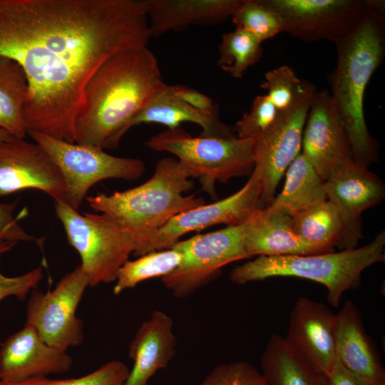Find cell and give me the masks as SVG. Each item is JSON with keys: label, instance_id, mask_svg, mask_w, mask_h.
I'll list each match as a JSON object with an SVG mask.
<instances>
[{"label": "cell", "instance_id": "cell-25", "mask_svg": "<svg viewBox=\"0 0 385 385\" xmlns=\"http://www.w3.org/2000/svg\"><path fill=\"white\" fill-rule=\"evenodd\" d=\"M285 173L284 188L268 207L290 215L327 200L324 180L302 152Z\"/></svg>", "mask_w": 385, "mask_h": 385}, {"label": "cell", "instance_id": "cell-10", "mask_svg": "<svg viewBox=\"0 0 385 385\" xmlns=\"http://www.w3.org/2000/svg\"><path fill=\"white\" fill-rule=\"evenodd\" d=\"M88 282L80 265L66 274L52 290L30 292L26 324L33 327L48 345L66 351L82 344L83 322L76 316L78 306Z\"/></svg>", "mask_w": 385, "mask_h": 385}, {"label": "cell", "instance_id": "cell-5", "mask_svg": "<svg viewBox=\"0 0 385 385\" xmlns=\"http://www.w3.org/2000/svg\"><path fill=\"white\" fill-rule=\"evenodd\" d=\"M385 232H380L358 248L304 255L257 256L232 269L230 280L237 284L275 277H295L324 285L327 301L338 307L344 294L357 288L363 271L385 260Z\"/></svg>", "mask_w": 385, "mask_h": 385}, {"label": "cell", "instance_id": "cell-11", "mask_svg": "<svg viewBox=\"0 0 385 385\" xmlns=\"http://www.w3.org/2000/svg\"><path fill=\"white\" fill-rule=\"evenodd\" d=\"M317 93L312 84L289 108L279 111L274 124L254 140L255 168L261 183V208L274 200L277 185L288 167L301 153L307 113Z\"/></svg>", "mask_w": 385, "mask_h": 385}, {"label": "cell", "instance_id": "cell-7", "mask_svg": "<svg viewBox=\"0 0 385 385\" xmlns=\"http://www.w3.org/2000/svg\"><path fill=\"white\" fill-rule=\"evenodd\" d=\"M54 206L70 245L80 255L88 286L115 282L135 250L133 233L105 214H81L63 201H55Z\"/></svg>", "mask_w": 385, "mask_h": 385}, {"label": "cell", "instance_id": "cell-6", "mask_svg": "<svg viewBox=\"0 0 385 385\" xmlns=\"http://www.w3.org/2000/svg\"><path fill=\"white\" fill-rule=\"evenodd\" d=\"M145 144L153 150L175 156L212 199L217 197V183L250 175L255 168L253 139L193 136L178 127L152 136Z\"/></svg>", "mask_w": 385, "mask_h": 385}, {"label": "cell", "instance_id": "cell-19", "mask_svg": "<svg viewBox=\"0 0 385 385\" xmlns=\"http://www.w3.org/2000/svg\"><path fill=\"white\" fill-rule=\"evenodd\" d=\"M337 361L367 385H385V369L360 312L347 300L337 313Z\"/></svg>", "mask_w": 385, "mask_h": 385}, {"label": "cell", "instance_id": "cell-14", "mask_svg": "<svg viewBox=\"0 0 385 385\" xmlns=\"http://www.w3.org/2000/svg\"><path fill=\"white\" fill-rule=\"evenodd\" d=\"M26 189L45 192L55 201L66 202L61 173L37 143L11 137L0 144V197Z\"/></svg>", "mask_w": 385, "mask_h": 385}, {"label": "cell", "instance_id": "cell-13", "mask_svg": "<svg viewBox=\"0 0 385 385\" xmlns=\"http://www.w3.org/2000/svg\"><path fill=\"white\" fill-rule=\"evenodd\" d=\"M261 193L260 176L253 170L247 182L235 193L183 212L170 220L151 235L145 254L171 248L182 236L190 232L217 225L233 226L245 223L255 212L262 209Z\"/></svg>", "mask_w": 385, "mask_h": 385}, {"label": "cell", "instance_id": "cell-33", "mask_svg": "<svg viewBox=\"0 0 385 385\" xmlns=\"http://www.w3.org/2000/svg\"><path fill=\"white\" fill-rule=\"evenodd\" d=\"M279 113L266 94L257 96L250 110L236 123L233 133L238 138L255 140L274 124Z\"/></svg>", "mask_w": 385, "mask_h": 385}, {"label": "cell", "instance_id": "cell-8", "mask_svg": "<svg viewBox=\"0 0 385 385\" xmlns=\"http://www.w3.org/2000/svg\"><path fill=\"white\" fill-rule=\"evenodd\" d=\"M27 134L58 168L65 184L66 202L76 210L97 183L108 179L133 181L145 170L138 158L114 156L101 148L67 142L35 130Z\"/></svg>", "mask_w": 385, "mask_h": 385}, {"label": "cell", "instance_id": "cell-17", "mask_svg": "<svg viewBox=\"0 0 385 385\" xmlns=\"http://www.w3.org/2000/svg\"><path fill=\"white\" fill-rule=\"evenodd\" d=\"M327 198L337 208L345 234V250L356 248L361 238V214L385 196L381 179L367 167L351 160L324 181Z\"/></svg>", "mask_w": 385, "mask_h": 385}, {"label": "cell", "instance_id": "cell-37", "mask_svg": "<svg viewBox=\"0 0 385 385\" xmlns=\"http://www.w3.org/2000/svg\"><path fill=\"white\" fill-rule=\"evenodd\" d=\"M176 95L192 108L207 113L218 111L217 106L205 94L183 86H174Z\"/></svg>", "mask_w": 385, "mask_h": 385}, {"label": "cell", "instance_id": "cell-39", "mask_svg": "<svg viewBox=\"0 0 385 385\" xmlns=\"http://www.w3.org/2000/svg\"><path fill=\"white\" fill-rule=\"evenodd\" d=\"M14 246L15 245L9 242L0 243V257L2 255L10 251Z\"/></svg>", "mask_w": 385, "mask_h": 385}, {"label": "cell", "instance_id": "cell-12", "mask_svg": "<svg viewBox=\"0 0 385 385\" xmlns=\"http://www.w3.org/2000/svg\"><path fill=\"white\" fill-rule=\"evenodd\" d=\"M371 0H264L282 22V32L313 42L337 43L369 10Z\"/></svg>", "mask_w": 385, "mask_h": 385}, {"label": "cell", "instance_id": "cell-36", "mask_svg": "<svg viewBox=\"0 0 385 385\" xmlns=\"http://www.w3.org/2000/svg\"><path fill=\"white\" fill-rule=\"evenodd\" d=\"M43 276L41 267L16 277L6 276L0 270V302L12 296L24 300L32 289L36 288Z\"/></svg>", "mask_w": 385, "mask_h": 385}, {"label": "cell", "instance_id": "cell-3", "mask_svg": "<svg viewBox=\"0 0 385 385\" xmlns=\"http://www.w3.org/2000/svg\"><path fill=\"white\" fill-rule=\"evenodd\" d=\"M384 1L371 0L358 24L335 43L337 65L329 77L334 108L349 138L354 160L367 167L377 156L376 140L366 126V86L385 56Z\"/></svg>", "mask_w": 385, "mask_h": 385}, {"label": "cell", "instance_id": "cell-21", "mask_svg": "<svg viewBox=\"0 0 385 385\" xmlns=\"http://www.w3.org/2000/svg\"><path fill=\"white\" fill-rule=\"evenodd\" d=\"M244 245L249 256L304 255L334 250L308 242L291 228L288 215L265 207L244 223Z\"/></svg>", "mask_w": 385, "mask_h": 385}, {"label": "cell", "instance_id": "cell-35", "mask_svg": "<svg viewBox=\"0 0 385 385\" xmlns=\"http://www.w3.org/2000/svg\"><path fill=\"white\" fill-rule=\"evenodd\" d=\"M17 201L0 202V243L14 245L21 242H37L38 240L29 234L19 224L21 214L15 216Z\"/></svg>", "mask_w": 385, "mask_h": 385}, {"label": "cell", "instance_id": "cell-30", "mask_svg": "<svg viewBox=\"0 0 385 385\" xmlns=\"http://www.w3.org/2000/svg\"><path fill=\"white\" fill-rule=\"evenodd\" d=\"M231 19L236 29L247 31L261 43L283 29L280 17L264 0H242Z\"/></svg>", "mask_w": 385, "mask_h": 385}, {"label": "cell", "instance_id": "cell-40", "mask_svg": "<svg viewBox=\"0 0 385 385\" xmlns=\"http://www.w3.org/2000/svg\"><path fill=\"white\" fill-rule=\"evenodd\" d=\"M11 137L12 136L9 133L4 130L0 129V144Z\"/></svg>", "mask_w": 385, "mask_h": 385}, {"label": "cell", "instance_id": "cell-34", "mask_svg": "<svg viewBox=\"0 0 385 385\" xmlns=\"http://www.w3.org/2000/svg\"><path fill=\"white\" fill-rule=\"evenodd\" d=\"M197 385H268L261 371L244 361L214 367Z\"/></svg>", "mask_w": 385, "mask_h": 385}, {"label": "cell", "instance_id": "cell-18", "mask_svg": "<svg viewBox=\"0 0 385 385\" xmlns=\"http://www.w3.org/2000/svg\"><path fill=\"white\" fill-rule=\"evenodd\" d=\"M72 357L46 344L28 324L10 335L0 348V380L22 381L68 372Z\"/></svg>", "mask_w": 385, "mask_h": 385}, {"label": "cell", "instance_id": "cell-2", "mask_svg": "<svg viewBox=\"0 0 385 385\" xmlns=\"http://www.w3.org/2000/svg\"><path fill=\"white\" fill-rule=\"evenodd\" d=\"M163 83L158 61L148 47L113 55L85 88L76 143L103 149L117 147L119 133Z\"/></svg>", "mask_w": 385, "mask_h": 385}, {"label": "cell", "instance_id": "cell-24", "mask_svg": "<svg viewBox=\"0 0 385 385\" xmlns=\"http://www.w3.org/2000/svg\"><path fill=\"white\" fill-rule=\"evenodd\" d=\"M260 366L268 385H327L325 375L293 351L279 334L269 339Z\"/></svg>", "mask_w": 385, "mask_h": 385}, {"label": "cell", "instance_id": "cell-20", "mask_svg": "<svg viewBox=\"0 0 385 385\" xmlns=\"http://www.w3.org/2000/svg\"><path fill=\"white\" fill-rule=\"evenodd\" d=\"M173 324L170 316L160 310L143 322L128 346L133 365L125 385H147L158 371L168 366L177 354Z\"/></svg>", "mask_w": 385, "mask_h": 385}, {"label": "cell", "instance_id": "cell-16", "mask_svg": "<svg viewBox=\"0 0 385 385\" xmlns=\"http://www.w3.org/2000/svg\"><path fill=\"white\" fill-rule=\"evenodd\" d=\"M301 152L325 181L346 163L354 160L347 134L330 93H315L304 127Z\"/></svg>", "mask_w": 385, "mask_h": 385}, {"label": "cell", "instance_id": "cell-27", "mask_svg": "<svg viewBox=\"0 0 385 385\" xmlns=\"http://www.w3.org/2000/svg\"><path fill=\"white\" fill-rule=\"evenodd\" d=\"M293 231L304 240L345 250L344 228L335 206L328 200L288 215Z\"/></svg>", "mask_w": 385, "mask_h": 385}, {"label": "cell", "instance_id": "cell-4", "mask_svg": "<svg viewBox=\"0 0 385 385\" xmlns=\"http://www.w3.org/2000/svg\"><path fill=\"white\" fill-rule=\"evenodd\" d=\"M188 168L177 158L165 157L156 164L153 175L143 183L111 195L86 197L95 211L105 214L136 239L133 255L145 254L151 235L175 216L205 204L195 195Z\"/></svg>", "mask_w": 385, "mask_h": 385}, {"label": "cell", "instance_id": "cell-38", "mask_svg": "<svg viewBox=\"0 0 385 385\" xmlns=\"http://www.w3.org/2000/svg\"><path fill=\"white\" fill-rule=\"evenodd\" d=\"M325 376L327 385H367L359 378L344 369L337 361Z\"/></svg>", "mask_w": 385, "mask_h": 385}, {"label": "cell", "instance_id": "cell-26", "mask_svg": "<svg viewBox=\"0 0 385 385\" xmlns=\"http://www.w3.org/2000/svg\"><path fill=\"white\" fill-rule=\"evenodd\" d=\"M29 92L26 74L15 61L0 56V129L25 138L24 110Z\"/></svg>", "mask_w": 385, "mask_h": 385}, {"label": "cell", "instance_id": "cell-15", "mask_svg": "<svg viewBox=\"0 0 385 385\" xmlns=\"http://www.w3.org/2000/svg\"><path fill=\"white\" fill-rule=\"evenodd\" d=\"M337 314L320 302L299 297L284 337L290 349L324 375L337 363Z\"/></svg>", "mask_w": 385, "mask_h": 385}, {"label": "cell", "instance_id": "cell-28", "mask_svg": "<svg viewBox=\"0 0 385 385\" xmlns=\"http://www.w3.org/2000/svg\"><path fill=\"white\" fill-rule=\"evenodd\" d=\"M182 258V253L171 247L150 252L134 260H128L118 272L113 294L118 295L145 280L167 276L178 267Z\"/></svg>", "mask_w": 385, "mask_h": 385}, {"label": "cell", "instance_id": "cell-9", "mask_svg": "<svg viewBox=\"0 0 385 385\" xmlns=\"http://www.w3.org/2000/svg\"><path fill=\"white\" fill-rule=\"evenodd\" d=\"M172 247L182 253V261L161 281L179 299L188 297L211 282L227 265L250 258L244 245V224L197 234Z\"/></svg>", "mask_w": 385, "mask_h": 385}, {"label": "cell", "instance_id": "cell-1", "mask_svg": "<svg viewBox=\"0 0 385 385\" xmlns=\"http://www.w3.org/2000/svg\"><path fill=\"white\" fill-rule=\"evenodd\" d=\"M150 38L145 0H0V56L27 78L26 130L67 142L91 76Z\"/></svg>", "mask_w": 385, "mask_h": 385}, {"label": "cell", "instance_id": "cell-32", "mask_svg": "<svg viewBox=\"0 0 385 385\" xmlns=\"http://www.w3.org/2000/svg\"><path fill=\"white\" fill-rule=\"evenodd\" d=\"M129 373L130 369L123 362L112 360L77 378L51 379L41 376L15 381L0 380V385H125Z\"/></svg>", "mask_w": 385, "mask_h": 385}, {"label": "cell", "instance_id": "cell-29", "mask_svg": "<svg viewBox=\"0 0 385 385\" xmlns=\"http://www.w3.org/2000/svg\"><path fill=\"white\" fill-rule=\"evenodd\" d=\"M263 56L262 43L246 31L236 29L222 36L218 66L235 78H241Z\"/></svg>", "mask_w": 385, "mask_h": 385}, {"label": "cell", "instance_id": "cell-31", "mask_svg": "<svg viewBox=\"0 0 385 385\" xmlns=\"http://www.w3.org/2000/svg\"><path fill=\"white\" fill-rule=\"evenodd\" d=\"M312 85L301 80L291 67L283 65L267 71L261 87L275 108L282 111L292 107Z\"/></svg>", "mask_w": 385, "mask_h": 385}, {"label": "cell", "instance_id": "cell-23", "mask_svg": "<svg viewBox=\"0 0 385 385\" xmlns=\"http://www.w3.org/2000/svg\"><path fill=\"white\" fill-rule=\"evenodd\" d=\"M242 0H145L150 38L231 18Z\"/></svg>", "mask_w": 385, "mask_h": 385}, {"label": "cell", "instance_id": "cell-22", "mask_svg": "<svg viewBox=\"0 0 385 385\" xmlns=\"http://www.w3.org/2000/svg\"><path fill=\"white\" fill-rule=\"evenodd\" d=\"M187 122L199 125L202 135L235 136L232 129L220 119L218 111L207 113L192 108L176 95L174 86L163 83L140 112L123 127L117 136L116 145L129 129L139 124L157 123L173 129Z\"/></svg>", "mask_w": 385, "mask_h": 385}]
</instances>
